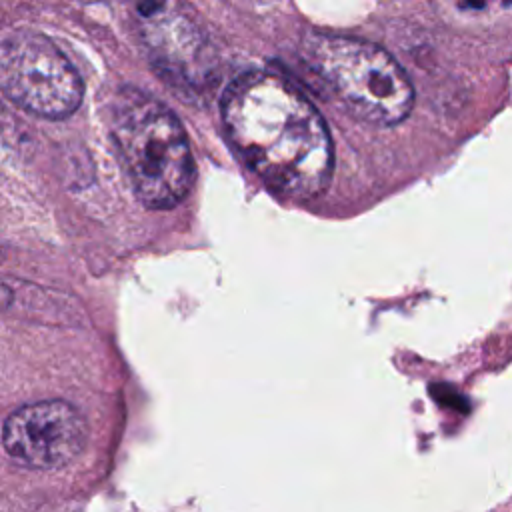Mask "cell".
Listing matches in <instances>:
<instances>
[{
	"label": "cell",
	"instance_id": "8992f818",
	"mask_svg": "<svg viewBox=\"0 0 512 512\" xmlns=\"http://www.w3.org/2000/svg\"><path fill=\"white\" fill-rule=\"evenodd\" d=\"M0 258H2V256H0Z\"/></svg>",
	"mask_w": 512,
	"mask_h": 512
},
{
	"label": "cell",
	"instance_id": "6da1fadb",
	"mask_svg": "<svg viewBox=\"0 0 512 512\" xmlns=\"http://www.w3.org/2000/svg\"><path fill=\"white\" fill-rule=\"evenodd\" d=\"M222 118L238 154L274 192L308 200L328 186V128L288 80L268 72L240 76L224 92Z\"/></svg>",
	"mask_w": 512,
	"mask_h": 512
},
{
	"label": "cell",
	"instance_id": "5b68a950",
	"mask_svg": "<svg viewBox=\"0 0 512 512\" xmlns=\"http://www.w3.org/2000/svg\"><path fill=\"white\" fill-rule=\"evenodd\" d=\"M88 426L64 400H38L16 408L2 426L8 456L30 470H58L86 448Z\"/></svg>",
	"mask_w": 512,
	"mask_h": 512
},
{
	"label": "cell",
	"instance_id": "3957f363",
	"mask_svg": "<svg viewBox=\"0 0 512 512\" xmlns=\"http://www.w3.org/2000/svg\"><path fill=\"white\" fill-rule=\"evenodd\" d=\"M304 56L360 120L390 126L410 114V80L384 48L360 38L314 32L304 38Z\"/></svg>",
	"mask_w": 512,
	"mask_h": 512
},
{
	"label": "cell",
	"instance_id": "7a4b0ae2",
	"mask_svg": "<svg viewBox=\"0 0 512 512\" xmlns=\"http://www.w3.org/2000/svg\"><path fill=\"white\" fill-rule=\"evenodd\" d=\"M112 136L136 196L148 208L180 204L194 184V160L178 118L138 92L118 94Z\"/></svg>",
	"mask_w": 512,
	"mask_h": 512
},
{
	"label": "cell",
	"instance_id": "277c9868",
	"mask_svg": "<svg viewBox=\"0 0 512 512\" xmlns=\"http://www.w3.org/2000/svg\"><path fill=\"white\" fill-rule=\"evenodd\" d=\"M0 90L44 118H64L82 100V80L68 58L46 36L26 30L0 40Z\"/></svg>",
	"mask_w": 512,
	"mask_h": 512
}]
</instances>
